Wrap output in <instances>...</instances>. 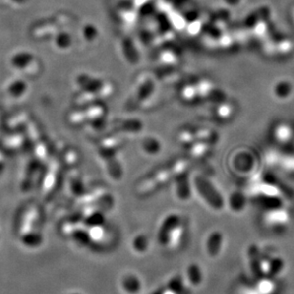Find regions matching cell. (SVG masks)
Listing matches in <instances>:
<instances>
[{"instance_id":"cell-1","label":"cell","mask_w":294,"mask_h":294,"mask_svg":"<svg viewBox=\"0 0 294 294\" xmlns=\"http://www.w3.org/2000/svg\"><path fill=\"white\" fill-rule=\"evenodd\" d=\"M195 187L207 205L212 206L214 209H220L222 207V199L209 181L199 176V178L195 179Z\"/></svg>"},{"instance_id":"cell-2","label":"cell","mask_w":294,"mask_h":294,"mask_svg":"<svg viewBox=\"0 0 294 294\" xmlns=\"http://www.w3.org/2000/svg\"><path fill=\"white\" fill-rule=\"evenodd\" d=\"M181 224L180 218L177 214H171L167 216L162 223L159 232H158V241L162 245L167 246L169 243L170 238L175 231Z\"/></svg>"},{"instance_id":"cell-3","label":"cell","mask_w":294,"mask_h":294,"mask_svg":"<svg viewBox=\"0 0 294 294\" xmlns=\"http://www.w3.org/2000/svg\"><path fill=\"white\" fill-rule=\"evenodd\" d=\"M34 59V55L30 52H17L11 58V65L17 70H24L33 63Z\"/></svg>"},{"instance_id":"cell-4","label":"cell","mask_w":294,"mask_h":294,"mask_svg":"<svg viewBox=\"0 0 294 294\" xmlns=\"http://www.w3.org/2000/svg\"><path fill=\"white\" fill-rule=\"evenodd\" d=\"M223 244V235L215 231L211 233L206 240V251L207 254L211 257H216L220 253Z\"/></svg>"},{"instance_id":"cell-5","label":"cell","mask_w":294,"mask_h":294,"mask_svg":"<svg viewBox=\"0 0 294 294\" xmlns=\"http://www.w3.org/2000/svg\"><path fill=\"white\" fill-rule=\"evenodd\" d=\"M28 89L27 82L22 79H15L12 81L8 86V94L14 99H19L23 97Z\"/></svg>"},{"instance_id":"cell-6","label":"cell","mask_w":294,"mask_h":294,"mask_svg":"<svg viewBox=\"0 0 294 294\" xmlns=\"http://www.w3.org/2000/svg\"><path fill=\"white\" fill-rule=\"evenodd\" d=\"M122 288L129 294H138L141 291V282L135 275H127L122 280Z\"/></svg>"},{"instance_id":"cell-7","label":"cell","mask_w":294,"mask_h":294,"mask_svg":"<svg viewBox=\"0 0 294 294\" xmlns=\"http://www.w3.org/2000/svg\"><path fill=\"white\" fill-rule=\"evenodd\" d=\"M187 279L192 286H198L202 282L203 274L199 266L192 264L187 269Z\"/></svg>"},{"instance_id":"cell-8","label":"cell","mask_w":294,"mask_h":294,"mask_svg":"<svg viewBox=\"0 0 294 294\" xmlns=\"http://www.w3.org/2000/svg\"><path fill=\"white\" fill-rule=\"evenodd\" d=\"M21 241L25 244L26 246L37 247L41 244L43 241V238H42V235L39 233L30 232V233H27L22 236Z\"/></svg>"},{"instance_id":"cell-9","label":"cell","mask_w":294,"mask_h":294,"mask_svg":"<svg viewBox=\"0 0 294 294\" xmlns=\"http://www.w3.org/2000/svg\"><path fill=\"white\" fill-rule=\"evenodd\" d=\"M167 291L173 293L174 294H181L182 291H183V282L181 277L178 275L176 277H174L171 281L169 282L168 287L167 289Z\"/></svg>"},{"instance_id":"cell-10","label":"cell","mask_w":294,"mask_h":294,"mask_svg":"<svg viewBox=\"0 0 294 294\" xmlns=\"http://www.w3.org/2000/svg\"><path fill=\"white\" fill-rule=\"evenodd\" d=\"M103 224H104V217L101 213L92 214L87 219H85V225H87L91 229L103 227Z\"/></svg>"},{"instance_id":"cell-11","label":"cell","mask_w":294,"mask_h":294,"mask_svg":"<svg viewBox=\"0 0 294 294\" xmlns=\"http://www.w3.org/2000/svg\"><path fill=\"white\" fill-rule=\"evenodd\" d=\"M72 238L74 241H76L78 244L81 245H86L87 243H89L90 233L87 231H82V230H78V231H74L72 233Z\"/></svg>"},{"instance_id":"cell-12","label":"cell","mask_w":294,"mask_h":294,"mask_svg":"<svg viewBox=\"0 0 294 294\" xmlns=\"http://www.w3.org/2000/svg\"><path fill=\"white\" fill-rule=\"evenodd\" d=\"M133 247L137 252H144L148 248V239L144 235L137 236L133 241Z\"/></svg>"},{"instance_id":"cell-13","label":"cell","mask_w":294,"mask_h":294,"mask_svg":"<svg viewBox=\"0 0 294 294\" xmlns=\"http://www.w3.org/2000/svg\"><path fill=\"white\" fill-rule=\"evenodd\" d=\"M57 45L59 49H67L71 44L70 38L66 34H61L57 38Z\"/></svg>"},{"instance_id":"cell-14","label":"cell","mask_w":294,"mask_h":294,"mask_svg":"<svg viewBox=\"0 0 294 294\" xmlns=\"http://www.w3.org/2000/svg\"><path fill=\"white\" fill-rule=\"evenodd\" d=\"M13 2L15 3H19V4H22V3H25L27 0H13Z\"/></svg>"},{"instance_id":"cell-15","label":"cell","mask_w":294,"mask_h":294,"mask_svg":"<svg viewBox=\"0 0 294 294\" xmlns=\"http://www.w3.org/2000/svg\"><path fill=\"white\" fill-rule=\"evenodd\" d=\"M153 294H164V291L162 292V291H157L156 293H154Z\"/></svg>"},{"instance_id":"cell-16","label":"cell","mask_w":294,"mask_h":294,"mask_svg":"<svg viewBox=\"0 0 294 294\" xmlns=\"http://www.w3.org/2000/svg\"></svg>"}]
</instances>
